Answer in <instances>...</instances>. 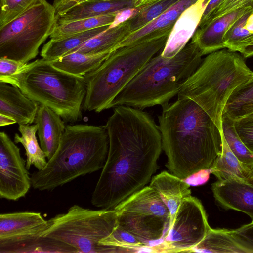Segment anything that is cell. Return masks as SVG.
I'll list each match as a JSON object with an SVG mask.
<instances>
[{
    "mask_svg": "<svg viewBox=\"0 0 253 253\" xmlns=\"http://www.w3.org/2000/svg\"><path fill=\"white\" fill-rule=\"evenodd\" d=\"M105 126L108 152L90 201L113 209L149 182L158 169L162 137L147 113L128 106L114 107Z\"/></svg>",
    "mask_w": 253,
    "mask_h": 253,
    "instance_id": "obj_1",
    "label": "cell"
},
{
    "mask_svg": "<svg viewBox=\"0 0 253 253\" xmlns=\"http://www.w3.org/2000/svg\"><path fill=\"white\" fill-rule=\"evenodd\" d=\"M162 107L158 126L169 171L185 180L209 169L221 152V130L190 98L178 97Z\"/></svg>",
    "mask_w": 253,
    "mask_h": 253,
    "instance_id": "obj_2",
    "label": "cell"
},
{
    "mask_svg": "<svg viewBox=\"0 0 253 253\" xmlns=\"http://www.w3.org/2000/svg\"><path fill=\"white\" fill-rule=\"evenodd\" d=\"M105 126H66L59 146L45 166L31 175L32 187L51 191L104 167L108 152Z\"/></svg>",
    "mask_w": 253,
    "mask_h": 253,
    "instance_id": "obj_3",
    "label": "cell"
},
{
    "mask_svg": "<svg viewBox=\"0 0 253 253\" xmlns=\"http://www.w3.org/2000/svg\"><path fill=\"white\" fill-rule=\"evenodd\" d=\"M202 56L191 41L172 57L161 53L153 56L118 94L110 108L126 105L141 110L168 104L199 66Z\"/></svg>",
    "mask_w": 253,
    "mask_h": 253,
    "instance_id": "obj_4",
    "label": "cell"
},
{
    "mask_svg": "<svg viewBox=\"0 0 253 253\" xmlns=\"http://www.w3.org/2000/svg\"><path fill=\"white\" fill-rule=\"evenodd\" d=\"M253 74L243 58L229 49L211 52L181 86L178 97L200 106L221 130L222 117L233 92Z\"/></svg>",
    "mask_w": 253,
    "mask_h": 253,
    "instance_id": "obj_5",
    "label": "cell"
},
{
    "mask_svg": "<svg viewBox=\"0 0 253 253\" xmlns=\"http://www.w3.org/2000/svg\"><path fill=\"white\" fill-rule=\"evenodd\" d=\"M19 88L31 99L58 114L65 122L82 118L86 87L83 77L54 67L43 58L28 63L18 74L0 81Z\"/></svg>",
    "mask_w": 253,
    "mask_h": 253,
    "instance_id": "obj_6",
    "label": "cell"
},
{
    "mask_svg": "<svg viewBox=\"0 0 253 253\" xmlns=\"http://www.w3.org/2000/svg\"><path fill=\"white\" fill-rule=\"evenodd\" d=\"M170 33L119 48L97 68L83 76L86 87L83 110L100 113L109 109L114 99L141 68L163 49Z\"/></svg>",
    "mask_w": 253,
    "mask_h": 253,
    "instance_id": "obj_7",
    "label": "cell"
},
{
    "mask_svg": "<svg viewBox=\"0 0 253 253\" xmlns=\"http://www.w3.org/2000/svg\"><path fill=\"white\" fill-rule=\"evenodd\" d=\"M41 236L56 239L75 249L77 253H117L115 249L100 243L117 226L115 210H94L78 205L47 220Z\"/></svg>",
    "mask_w": 253,
    "mask_h": 253,
    "instance_id": "obj_8",
    "label": "cell"
},
{
    "mask_svg": "<svg viewBox=\"0 0 253 253\" xmlns=\"http://www.w3.org/2000/svg\"><path fill=\"white\" fill-rule=\"evenodd\" d=\"M114 209L118 226L139 240L149 253H156L170 225L169 211L158 192L145 186Z\"/></svg>",
    "mask_w": 253,
    "mask_h": 253,
    "instance_id": "obj_9",
    "label": "cell"
},
{
    "mask_svg": "<svg viewBox=\"0 0 253 253\" xmlns=\"http://www.w3.org/2000/svg\"><path fill=\"white\" fill-rule=\"evenodd\" d=\"M56 24L53 5L45 0L38 2L0 28V58L29 63L37 57Z\"/></svg>",
    "mask_w": 253,
    "mask_h": 253,
    "instance_id": "obj_10",
    "label": "cell"
},
{
    "mask_svg": "<svg viewBox=\"0 0 253 253\" xmlns=\"http://www.w3.org/2000/svg\"><path fill=\"white\" fill-rule=\"evenodd\" d=\"M201 202L191 195L180 204L168 232L156 253L188 252L211 229Z\"/></svg>",
    "mask_w": 253,
    "mask_h": 253,
    "instance_id": "obj_11",
    "label": "cell"
},
{
    "mask_svg": "<svg viewBox=\"0 0 253 253\" xmlns=\"http://www.w3.org/2000/svg\"><path fill=\"white\" fill-rule=\"evenodd\" d=\"M32 186L26 160L20 149L4 132H0V198L17 201Z\"/></svg>",
    "mask_w": 253,
    "mask_h": 253,
    "instance_id": "obj_12",
    "label": "cell"
},
{
    "mask_svg": "<svg viewBox=\"0 0 253 253\" xmlns=\"http://www.w3.org/2000/svg\"><path fill=\"white\" fill-rule=\"evenodd\" d=\"M213 197L225 210L247 214L253 221V184L236 176L218 180L211 184Z\"/></svg>",
    "mask_w": 253,
    "mask_h": 253,
    "instance_id": "obj_13",
    "label": "cell"
},
{
    "mask_svg": "<svg viewBox=\"0 0 253 253\" xmlns=\"http://www.w3.org/2000/svg\"><path fill=\"white\" fill-rule=\"evenodd\" d=\"M210 0H198L180 15L169 34L161 54L170 58L178 53L192 38Z\"/></svg>",
    "mask_w": 253,
    "mask_h": 253,
    "instance_id": "obj_14",
    "label": "cell"
},
{
    "mask_svg": "<svg viewBox=\"0 0 253 253\" xmlns=\"http://www.w3.org/2000/svg\"><path fill=\"white\" fill-rule=\"evenodd\" d=\"M252 10V6L240 7L210 21L197 28L191 41L203 55L225 48L223 39L228 29L239 18Z\"/></svg>",
    "mask_w": 253,
    "mask_h": 253,
    "instance_id": "obj_15",
    "label": "cell"
},
{
    "mask_svg": "<svg viewBox=\"0 0 253 253\" xmlns=\"http://www.w3.org/2000/svg\"><path fill=\"white\" fill-rule=\"evenodd\" d=\"M48 226L40 212L22 211L0 214V241L41 236Z\"/></svg>",
    "mask_w": 253,
    "mask_h": 253,
    "instance_id": "obj_16",
    "label": "cell"
},
{
    "mask_svg": "<svg viewBox=\"0 0 253 253\" xmlns=\"http://www.w3.org/2000/svg\"><path fill=\"white\" fill-rule=\"evenodd\" d=\"M198 0H179L158 17L140 29L130 33L117 46V49L138 44L170 33L181 13Z\"/></svg>",
    "mask_w": 253,
    "mask_h": 253,
    "instance_id": "obj_17",
    "label": "cell"
},
{
    "mask_svg": "<svg viewBox=\"0 0 253 253\" xmlns=\"http://www.w3.org/2000/svg\"><path fill=\"white\" fill-rule=\"evenodd\" d=\"M39 104L17 87L0 81V113L11 117L18 125L35 122Z\"/></svg>",
    "mask_w": 253,
    "mask_h": 253,
    "instance_id": "obj_18",
    "label": "cell"
},
{
    "mask_svg": "<svg viewBox=\"0 0 253 253\" xmlns=\"http://www.w3.org/2000/svg\"><path fill=\"white\" fill-rule=\"evenodd\" d=\"M135 7H138L137 0H88L56 14L57 22L108 15L124 9Z\"/></svg>",
    "mask_w": 253,
    "mask_h": 253,
    "instance_id": "obj_19",
    "label": "cell"
},
{
    "mask_svg": "<svg viewBox=\"0 0 253 253\" xmlns=\"http://www.w3.org/2000/svg\"><path fill=\"white\" fill-rule=\"evenodd\" d=\"M40 145L47 160L57 149L66 126L64 120L48 107L40 105L35 120Z\"/></svg>",
    "mask_w": 253,
    "mask_h": 253,
    "instance_id": "obj_20",
    "label": "cell"
},
{
    "mask_svg": "<svg viewBox=\"0 0 253 253\" xmlns=\"http://www.w3.org/2000/svg\"><path fill=\"white\" fill-rule=\"evenodd\" d=\"M149 186L158 192L169 209L171 225L183 200L191 195L190 185L184 179L164 171L152 177Z\"/></svg>",
    "mask_w": 253,
    "mask_h": 253,
    "instance_id": "obj_21",
    "label": "cell"
},
{
    "mask_svg": "<svg viewBox=\"0 0 253 253\" xmlns=\"http://www.w3.org/2000/svg\"><path fill=\"white\" fill-rule=\"evenodd\" d=\"M77 253L71 246L56 239L42 236L0 241V253Z\"/></svg>",
    "mask_w": 253,
    "mask_h": 253,
    "instance_id": "obj_22",
    "label": "cell"
},
{
    "mask_svg": "<svg viewBox=\"0 0 253 253\" xmlns=\"http://www.w3.org/2000/svg\"><path fill=\"white\" fill-rule=\"evenodd\" d=\"M191 252L251 253L237 238L233 230L211 228Z\"/></svg>",
    "mask_w": 253,
    "mask_h": 253,
    "instance_id": "obj_23",
    "label": "cell"
},
{
    "mask_svg": "<svg viewBox=\"0 0 253 253\" xmlns=\"http://www.w3.org/2000/svg\"><path fill=\"white\" fill-rule=\"evenodd\" d=\"M130 33L129 20L114 27L109 26L71 53L77 52L91 55L113 51Z\"/></svg>",
    "mask_w": 253,
    "mask_h": 253,
    "instance_id": "obj_24",
    "label": "cell"
},
{
    "mask_svg": "<svg viewBox=\"0 0 253 253\" xmlns=\"http://www.w3.org/2000/svg\"><path fill=\"white\" fill-rule=\"evenodd\" d=\"M112 52L91 55L74 52L47 62L62 71L83 77L100 66Z\"/></svg>",
    "mask_w": 253,
    "mask_h": 253,
    "instance_id": "obj_25",
    "label": "cell"
},
{
    "mask_svg": "<svg viewBox=\"0 0 253 253\" xmlns=\"http://www.w3.org/2000/svg\"><path fill=\"white\" fill-rule=\"evenodd\" d=\"M109 26L98 27L60 39H50L42 47L41 56L47 61L59 58L71 53L89 40L107 29Z\"/></svg>",
    "mask_w": 253,
    "mask_h": 253,
    "instance_id": "obj_26",
    "label": "cell"
},
{
    "mask_svg": "<svg viewBox=\"0 0 253 253\" xmlns=\"http://www.w3.org/2000/svg\"><path fill=\"white\" fill-rule=\"evenodd\" d=\"M222 150L211 167V174L218 180H224L230 177L236 176L247 180V165L241 162L228 145L221 131Z\"/></svg>",
    "mask_w": 253,
    "mask_h": 253,
    "instance_id": "obj_27",
    "label": "cell"
},
{
    "mask_svg": "<svg viewBox=\"0 0 253 253\" xmlns=\"http://www.w3.org/2000/svg\"><path fill=\"white\" fill-rule=\"evenodd\" d=\"M37 125H19L18 130L21 134L15 133L14 142L21 143L25 150L26 167L29 170L33 165L38 170H42L46 165V156L39 145L36 135Z\"/></svg>",
    "mask_w": 253,
    "mask_h": 253,
    "instance_id": "obj_28",
    "label": "cell"
},
{
    "mask_svg": "<svg viewBox=\"0 0 253 253\" xmlns=\"http://www.w3.org/2000/svg\"><path fill=\"white\" fill-rule=\"evenodd\" d=\"M253 112V74L233 92L223 114L236 121Z\"/></svg>",
    "mask_w": 253,
    "mask_h": 253,
    "instance_id": "obj_29",
    "label": "cell"
},
{
    "mask_svg": "<svg viewBox=\"0 0 253 253\" xmlns=\"http://www.w3.org/2000/svg\"><path fill=\"white\" fill-rule=\"evenodd\" d=\"M116 14L63 23L57 22L53 32L50 36V38L52 40L60 39L98 27L110 26L114 21Z\"/></svg>",
    "mask_w": 253,
    "mask_h": 253,
    "instance_id": "obj_30",
    "label": "cell"
},
{
    "mask_svg": "<svg viewBox=\"0 0 253 253\" xmlns=\"http://www.w3.org/2000/svg\"><path fill=\"white\" fill-rule=\"evenodd\" d=\"M253 11L251 10L239 18L228 29L223 39L225 47L239 52L253 41V33L245 28L246 20Z\"/></svg>",
    "mask_w": 253,
    "mask_h": 253,
    "instance_id": "obj_31",
    "label": "cell"
},
{
    "mask_svg": "<svg viewBox=\"0 0 253 253\" xmlns=\"http://www.w3.org/2000/svg\"><path fill=\"white\" fill-rule=\"evenodd\" d=\"M221 131L229 148L239 160L247 166L253 160V152L243 143L235 128V121L223 114Z\"/></svg>",
    "mask_w": 253,
    "mask_h": 253,
    "instance_id": "obj_32",
    "label": "cell"
},
{
    "mask_svg": "<svg viewBox=\"0 0 253 253\" xmlns=\"http://www.w3.org/2000/svg\"><path fill=\"white\" fill-rule=\"evenodd\" d=\"M100 243L113 248L117 253L148 252L139 240L118 225L113 232L102 239Z\"/></svg>",
    "mask_w": 253,
    "mask_h": 253,
    "instance_id": "obj_33",
    "label": "cell"
},
{
    "mask_svg": "<svg viewBox=\"0 0 253 253\" xmlns=\"http://www.w3.org/2000/svg\"><path fill=\"white\" fill-rule=\"evenodd\" d=\"M179 0H158L144 7L135 16L129 20L131 33L150 22Z\"/></svg>",
    "mask_w": 253,
    "mask_h": 253,
    "instance_id": "obj_34",
    "label": "cell"
},
{
    "mask_svg": "<svg viewBox=\"0 0 253 253\" xmlns=\"http://www.w3.org/2000/svg\"><path fill=\"white\" fill-rule=\"evenodd\" d=\"M42 0H0V28Z\"/></svg>",
    "mask_w": 253,
    "mask_h": 253,
    "instance_id": "obj_35",
    "label": "cell"
},
{
    "mask_svg": "<svg viewBox=\"0 0 253 253\" xmlns=\"http://www.w3.org/2000/svg\"><path fill=\"white\" fill-rule=\"evenodd\" d=\"M247 6H252L253 7V0H224L223 2L213 11L204 25L210 21L220 17L226 13L240 7Z\"/></svg>",
    "mask_w": 253,
    "mask_h": 253,
    "instance_id": "obj_36",
    "label": "cell"
},
{
    "mask_svg": "<svg viewBox=\"0 0 253 253\" xmlns=\"http://www.w3.org/2000/svg\"><path fill=\"white\" fill-rule=\"evenodd\" d=\"M26 64L9 58H0V81L18 74Z\"/></svg>",
    "mask_w": 253,
    "mask_h": 253,
    "instance_id": "obj_37",
    "label": "cell"
},
{
    "mask_svg": "<svg viewBox=\"0 0 253 253\" xmlns=\"http://www.w3.org/2000/svg\"><path fill=\"white\" fill-rule=\"evenodd\" d=\"M236 130L247 147L253 152V122L235 121Z\"/></svg>",
    "mask_w": 253,
    "mask_h": 253,
    "instance_id": "obj_38",
    "label": "cell"
},
{
    "mask_svg": "<svg viewBox=\"0 0 253 253\" xmlns=\"http://www.w3.org/2000/svg\"><path fill=\"white\" fill-rule=\"evenodd\" d=\"M233 232L240 243L253 253V221L234 229Z\"/></svg>",
    "mask_w": 253,
    "mask_h": 253,
    "instance_id": "obj_39",
    "label": "cell"
},
{
    "mask_svg": "<svg viewBox=\"0 0 253 253\" xmlns=\"http://www.w3.org/2000/svg\"><path fill=\"white\" fill-rule=\"evenodd\" d=\"M143 7L128 8L119 11L117 13L114 21L110 27L117 26L128 21L138 14Z\"/></svg>",
    "mask_w": 253,
    "mask_h": 253,
    "instance_id": "obj_40",
    "label": "cell"
},
{
    "mask_svg": "<svg viewBox=\"0 0 253 253\" xmlns=\"http://www.w3.org/2000/svg\"><path fill=\"white\" fill-rule=\"evenodd\" d=\"M210 174L209 169L201 170L186 178L185 180L190 185H201L208 180Z\"/></svg>",
    "mask_w": 253,
    "mask_h": 253,
    "instance_id": "obj_41",
    "label": "cell"
},
{
    "mask_svg": "<svg viewBox=\"0 0 253 253\" xmlns=\"http://www.w3.org/2000/svg\"><path fill=\"white\" fill-rule=\"evenodd\" d=\"M83 0H54L53 5L56 14L64 12L75 6Z\"/></svg>",
    "mask_w": 253,
    "mask_h": 253,
    "instance_id": "obj_42",
    "label": "cell"
},
{
    "mask_svg": "<svg viewBox=\"0 0 253 253\" xmlns=\"http://www.w3.org/2000/svg\"><path fill=\"white\" fill-rule=\"evenodd\" d=\"M224 0H210L208 2L205 11L204 12L202 18L199 25V27L203 26L213 12V11L222 3Z\"/></svg>",
    "mask_w": 253,
    "mask_h": 253,
    "instance_id": "obj_43",
    "label": "cell"
},
{
    "mask_svg": "<svg viewBox=\"0 0 253 253\" xmlns=\"http://www.w3.org/2000/svg\"><path fill=\"white\" fill-rule=\"evenodd\" d=\"M16 123L14 119L9 116L0 113V126H5Z\"/></svg>",
    "mask_w": 253,
    "mask_h": 253,
    "instance_id": "obj_44",
    "label": "cell"
},
{
    "mask_svg": "<svg viewBox=\"0 0 253 253\" xmlns=\"http://www.w3.org/2000/svg\"><path fill=\"white\" fill-rule=\"evenodd\" d=\"M245 58L253 56V41L240 52Z\"/></svg>",
    "mask_w": 253,
    "mask_h": 253,
    "instance_id": "obj_45",
    "label": "cell"
},
{
    "mask_svg": "<svg viewBox=\"0 0 253 253\" xmlns=\"http://www.w3.org/2000/svg\"><path fill=\"white\" fill-rule=\"evenodd\" d=\"M245 28L250 33H253V11L248 16Z\"/></svg>",
    "mask_w": 253,
    "mask_h": 253,
    "instance_id": "obj_46",
    "label": "cell"
},
{
    "mask_svg": "<svg viewBox=\"0 0 253 253\" xmlns=\"http://www.w3.org/2000/svg\"><path fill=\"white\" fill-rule=\"evenodd\" d=\"M248 175L247 180L253 184V160L247 166Z\"/></svg>",
    "mask_w": 253,
    "mask_h": 253,
    "instance_id": "obj_47",
    "label": "cell"
},
{
    "mask_svg": "<svg viewBox=\"0 0 253 253\" xmlns=\"http://www.w3.org/2000/svg\"><path fill=\"white\" fill-rule=\"evenodd\" d=\"M234 121L238 122H253V112Z\"/></svg>",
    "mask_w": 253,
    "mask_h": 253,
    "instance_id": "obj_48",
    "label": "cell"
},
{
    "mask_svg": "<svg viewBox=\"0 0 253 253\" xmlns=\"http://www.w3.org/2000/svg\"><path fill=\"white\" fill-rule=\"evenodd\" d=\"M158 0H138L139 7H143L148 6Z\"/></svg>",
    "mask_w": 253,
    "mask_h": 253,
    "instance_id": "obj_49",
    "label": "cell"
},
{
    "mask_svg": "<svg viewBox=\"0 0 253 253\" xmlns=\"http://www.w3.org/2000/svg\"><path fill=\"white\" fill-rule=\"evenodd\" d=\"M85 0H84V1H85Z\"/></svg>",
    "mask_w": 253,
    "mask_h": 253,
    "instance_id": "obj_50",
    "label": "cell"
},
{
    "mask_svg": "<svg viewBox=\"0 0 253 253\" xmlns=\"http://www.w3.org/2000/svg\"><path fill=\"white\" fill-rule=\"evenodd\" d=\"M84 0H83L82 1H84ZM82 1H81V2H82Z\"/></svg>",
    "mask_w": 253,
    "mask_h": 253,
    "instance_id": "obj_51",
    "label": "cell"
}]
</instances>
